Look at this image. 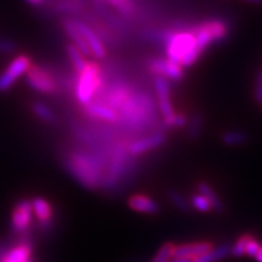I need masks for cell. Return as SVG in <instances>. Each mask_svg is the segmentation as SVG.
I'll return each mask as SVG.
<instances>
[{
  "mask_svg": "<svg viewBox=\"0 0 262 262\" xmlns=\"http://www.w3.org/2000/svg\"><path fill=\"white\" fill-rule=\"evenodd\" d=\"M63 165L80 185L89 189L102 187L107 169V156L97 150L70 149L63 156Z\"/></svg>",
  "mask_w": 262,
  "mask_h": 262,
  "instance_id": "6da1fadb",
  "label": "cell"
},
{
  "mask_svg": "<svg viewBox=\"0 0 262 262\" xmlns=\"http://www.w3.org/2000/svg\"><path fill=\"white\" fill-rule=\"evenodd\" d=\"M156 102L145 93H133L118 112V122L126 129H145L155 122Z\"/></svg>",
  "mask_w": 262,
  "mask_h": 262,
  "instance_id": "7a4b0ae2",
  "label": "cell"
},
{
  "mask_svg": "<svg viewBox=\"0 0 262 262\" xmlns=\"http://www.w3.org/2000/svg\"><path fill=\"white\" fill-rule=\"evenodd\" d=\"M162 41L165 45L166 58L182 68L191 67L201 57L195 49V39L192 32H166L162 37Z\"/></svg>",
  "mask_w": 262,
  "mask_h": 262,
  "instance_id": "3957f363",
  "label": "cell"
},
{
  "mask_svg": "<svg viewBox=\"0 0 262 262\" xmlns=\"http://www.w3.org/2000/svg\"><path fill=\"white\" fill-rule=\"evenodd\" d=\"M103 86V74L96 62H89L80 73L73 74L72 90L80 106L89 103Z\"/></svg>",
  "mask_w": 262,
  "mask_h": 262,
  "instance_id": "277c9868",
  "label": "cell"
},
{
  "mask_svg": "<svg viewBox=\"0 0 262 262\" xmlns=\"http://www.w3.org/2000/svg\"><path fill=\"white\" fill-rule=\"evenodd\" d=\"M26 81L33 90L44 95H57L61 86L56 78V72L48 66L31 64L26 72Z\"/></svg>",
  "mask_w": 262,
  "mask_h": 262,
  "instance_id": "5b68a950",
  "label": "cell"
},
{
  "mask_svg": "<svg viewBox=\"0 0 262 262\" xmlns=\"http://www.w3.org/2000/svg\"><path fill=\"white\" fill-rule=\"evenodd\" d=\"M192 33L195 39L196 51L202 55L211 44L222 41L227 37L228 27L221 19H210L196 26Z\"/></svg>",
  "mask_w": 262,
  "mask_h": 262,
  "instance_id": "8992f818",
  "label": "cell"
},
{
  "mask_svg": "<svg viewBox=\"0 0 262 262\" xmlns=\"http://www.w3.org/2000/svg\"><path fill=\"white\" fill-rule=\"evenodd\" d=\"M31 64L32 60L28 55L21 54L16 56L0 73V93H6L11 89L18 78L26 74Z\"/></svg>",
  "mask_w": 262,
  "mask_h": 262,
  "instance_id": "52a82bcc",
  "label": "cell"
},
{
  "mask_svg": "<svg viewBox=\"0 0 262 262\" xmlns=\"http://www.w3.org/2000/svg\"><path fill=\"white\" fill-rule=\"evenodd\" d=\"M155 89L157 95V103H158L159 112L162 114L164 124L166 127L172 129L173 118L176 112L173 111L171 103V95H170V84L168 79L163 77H155Z\"/></svg>",
  "mask_w": 262,
  "mask_h": 262,
  "instance_id": "ba28073f",
  "label": "cell"
},
{
  "mask_svg": "<svg viewBox=\"0 0 262 262\" xmlns=\"http://www.w3.org/2000/svg\"><path fill=\"white\" fill-rule=\"evenodd\" d=\"M32 203L29 199H19L11 212V227L16 234H26L32 225Z\"/></svg>",
  "mask_w": 262,
  "mask_h": 262,
  "instance_id": "9c48e42d",
  "label": "cell"
},
{
  "mask_svg": "<svg viewBox=\"0 0 262 262\" xmlns=\"http://www.w3.org/2000/svg\"><path fill=\"white\" fill-rule=\"evenodd\" d=\"M148 70L155 77H163L165 79L180 81L185 78V72L181 66L168 58H153L148 62Z\"/></svg>",
  "mask_w": 262,
  "mask_h": 262,
  "instance_id": "30bf717a",
  "label": "cell"
},
{
  "mask_svg": "<svg viewBox=\"0 0 262 262\" xmlns=\"http://www.w3.org/2000/svg\"><path fill=\"white\" fill-rule=\"evenodd\" d=\"M166 137L163 133H155L150 134L148 136H143L141 139H137L127 146V152L131 157L141 156L143 153L150 152V150L158 148L165 142Z\"/></svg>",
  "mask_w": 262,
  "mask_h": 262,
  "instance_id": "8fae6325",
  "label": "cell"
},
{
  "mask_svg": "<svg viewBox=\"0 0 262 262\" xmlns=\"http://www.w3.org/2000/svg\"><path fill=\"white\" fill-rule=\"evenodd\" d=\"M74 21L78 29H79L81 34H83L85 41H86L88 47L90 49L91 55H93L95 58H97V60H103L107 55V50L106 48H104L102 40L98 38V35L94 32V29L91 28L86 22L80 21V19L77 18H74Z\"/></svg>",
  "mask_w": 262,
  "mask_h": 262,
  "instance_id": "7c38bea8",
  "label": "cell"
},
{
  "mask_svg": "<svg viewBox=\"0 0 262 262\" xmlns=\"http://www.w3.org/2000/svg\"><path fill=\"white\" fill-rule=\"evenodd\" d=\"M81 112L86 117L91 118V119L101 120V122L106 123H117L118 119H119L116 111H113L107 104L96 100L90 101L89 103L81 106Z\"/></svg>",
  "mask_w": 262,
  "mask_h": 262,
  "instance_id": "4fadbf2b",
  "label": "cell"
},
{
  "mask_svg": "<svg viewBox=\"0 0 262 262\" xmlns=\"http://www.w3.org/2000/svg\"><path fill=\"white\" fill-rule=\"evenodd\" d=\"M47 12L52 14H78L86 9V0H45Z\"/></svg>",
  "mask_w": 262,
  "mask_h": 262,
  "instance_id": "5bb4252c",
  "label": "cell"
},
{
  "mask_svg": "<svg viewBox=\"0 0 262 262\" xmlns=\"http://www.w3.org/2000/svg\"><path fill=\"white\" fill-rule=\"evenodd\" d=\"M61 27L64 31L66 34H67V37L72 40L71 44H73L74 47L77 48L85 57L91 56L90 49H89V47H88L86 41H85L81 32L78 29L77 25H75L74 18L62 17L61 18Z\"/></svg>",
  "mask_w": 262,
  "mask_h": 262,
  "instance_id": "9a60e30c",
  "label": "cell"
},
{
  "mask_svg": "<svg viewBox=\"0 0 262 262\" xmlns=\"http://www.w3.org/2000/svg\"><path fill=\"white\" fill-rule=\"evenodd\" d=\"M214 249V244L211 242H194L187 244H173L172 257H188L195 258L203 254L209 253Z\"/></svg>",
  "mask_w": 262,
  "mask_h": 262,
  "instance_id": "2e32d148",
  "label": "cell"
},
{
  "mask_svg": "<svg viewBox=\"0 0 262 262\" xmlns=\"http://www.w3.org/2000/svg\"><path fill=\"white\" fill-rule=\"evenodd\" d=\"M31 203L33 212H34L39 225L42 229L48 231L54 220V209H52L50 202L42 196H35Z\"/></svg>",
  "mask_w": 262,
  "mask_h": 262,
  "instance_id": "e0dca14e",
  "label": "cell"
},
{
  "mask_svg": "<svg viewBox=\"0 0 262 262\" xmlns=\"http://www.w3.org/2000/svg\"><path fill=\"white\" fill-rule=\"evenodd\" d=\"M127 204H129V208L133 209L134 211L142 212V214L156 215L160 211V206L155 199H152L146 194H140V193L130 196Z\"/></svg>",
  "mask_w": 262,
  "mask_h": 262,
  "instance_id": "ac0fdd59",
  "label": "cell"
},
{
  "mask_svg": "<svg viewBox=\"0 0 262 262\" xmlns=\"http://www.w3.org/2000/svg\"><path fill=\"white\" fill-rule=\"evenodd\" d=\"M32 247L29 243H21L15 245L14 248H11L8 253L3 255V257L0 260L6 261V262H22L27 261L32 258Z\"/></svg>",
  "mask_w": 262,
  "mask_h": 262,
  "instance_id": "d6986e66",
  "label": "cell"
},
{
  "mask_svg": "<svg viewBox=\"0 0 262 262\" xmlns=\"http://www.w3.org/2000/svg\"><path fill=\"white\" fill-rule=\"evenodd\" d=\"M32 111L45 124H49V125H56L57 124L56 114L47 103L41 102V101H35L32 103Z\"/></svg>",
  "mask_w": 262,
  "mask_h": 262,
  "instance_id": "ffe728a7",
  "label": "cell"
},
{
  "mask_svg": "<svg viewBox=\"0 0 262 262\" xmlns=\"http://www.w3.org/2000/svg\"><path fill=\"white\" fill-rule=\"evenodd\" d=\"M229 255H231V245L222 244L220 247L214 248L209 253L193 258V262H220Z\"/></svg>",
  "mask_w": 262,
  "mask_h": 262,
  "instance_id": "44dd1931",
  "label": "cell"
},
{
  "mask_svg": "<svg viewBox=\"0 0 262 262\" xmlns=\"http://www.w3.org/2000/svg\"><path fill=\"white\" fill-rule=\"evenodd\" d=\"M198 192L201 193L202 195H204L205 198H208V201L211 203L212 210L217 211V212H222L225 210L224 203H222L221 198L219 196L217 193L214 191V188L211 187L209 183L206 182H201L198 185Z\"/></svg>",
  "mask_w": 262,
  "mask_h": 262,
  "instance_id": "7402d4cb",
  "label": "cell"
},
{
  "mask_svg": "<svg viewBox=\"0 0 262 262\" xmlns=\"http://www.w3.org/2000/svg\"><path fill=\"white\" fill-rule=\"evenodd\" d=\"M66 51H67L68 58L71 60V63L73 66L75 73H80L86 67L88 63H89V61H86L84 55L73 44H68L66 47Z\"/></svg>",
  "mask_w": 262,
  "mask_h": 262,
  "instance_id": "603a6c76",
  "label": "cell"
},
{
  "mask_svg": "<svg viewBox=\"0 0 262 262\" xmlns=\"http://www.w3.org/2000/svg\"><path fill=\"white\" fill-rule=\"evenodd\" d=\"M248 141V135L243 131L231 130L222 135V142L227 146H239L243 145Z\"/></svg>",
  "mask_w": 262,
  "mask_h": 262,
  "instance_id": "cb8c5ba5",
  "label": "cell"
},
{
  "mask_svg": "<svg viewBox=\"0 0 262 262\" xmlns=\"http://www.w3.org/2000/svg\"><path fill=\"white\" fill-rule=\"evenodd\" d=\"M114 9H117L124 16H133L135 14V3L133 0H104Z\"/></svg>",
  "mask_w": 262,
  "mask_h": 262,
  "instance_id": "d4e9b609",
  "label": "cell"
},
{
  "mask_svg": "<svg viewBox=\"0 0 262 262\" xmlns=\"http://www.w3.org/2000/svg\"><path fill=\"white\" fill-rule=\"evenodd\" d=\"M196 211L201 212H209L212 210L211 203L208 201V198H205L204 195H202L201 193H196V194L192 195L191 203H189Z\"/></svg>",
  "mask_w": 262,
  "mask_h": 262,
  "instance_id": "484cf974",
  "label": "cell"
},
{
  "mask_svg": "<svg viewBox=\"0 0 262 262\" xmlns=\"http://www.w3.org/2000/svg\"><path fill=\"white\" fill-rule=\"evenodd\" d=\"M173 243H165L159 248L150 262H169L172 258Z\"/></svg>",
  "mask_w": 262,
  "mask_h": 262,
  "instance_id": "4316f807",
  "label": "cell"
},
{
  "mask_svg": "<svg viewBox=\"0 0 262 262\" xmlns=\"http://www.w3.org/2000/svg\"><path fill=\"white\" fill-rule=\"evenodd\" d=\"M169 199L171 201L172 204L179 209V210L186 211V212H188L189 210H191V208H189V203L186 201L185 196H183L180 192L170 191L169 192Z\"/></svg>",
  "mask_w": 262,
  "mask_h": 262,
  "instance_id": "83f0119b",
  "label": "cell"
},
{
  "mask_svg": "<svg viewBox=\"0 0 262 262\" xmlns=\"http://www.w3.org/2000/svg\"><path fill=\"white\" fill-rule=\"evenodd\" d=\"M248 239V233L242 234L235 243L231 247V255L234 257H242L245 255V244H247Z\"/></svg>",
  "mask_w": 262,
  "mask_h": 262,
  "instance_id": "f1b7e54d",
  "label": "cell"
},
{
  "mask_svg": "<svg viewBox=\"0 0 262 262\" xmlns=\"http://www.w3.org/2000/svg\"><path fill=\"white\" fill-rule=\"evenodd\" d=\"M260 247H261L260 242H258L255 237H253L251 234H248L247 244H245V255L249 257H255V255L257 254Z\"/></svg>",
  "mask_w": 262,
  "mask_h": 262,
  "instance_id": "f546056e",
  "label": "cell"
},
{
  "mask_svg": "<svg viewBox=\"0 0 262 262\" xmlns=\"http://www.w3.org/2000/svg\"><path fill=\"white\" fill-rule=\"evenodd\" d=\"M202 129H203V117L199 116V114L193 116V119L191 122V125H189V131H188L189 136H191L192 139H195L196 136H199Z\"/></svg>",
  "mask_w": 262,
  "mask_h": 262,
  "instance_id": "4dcf8cb0",
  "label": "cell"
},
{
  "mask_svg": "<svg viewBox=\"0 0 262 262\" xmlns=\"http://www.w3.org/2000/svg\"><path fill=\"white\" fill-rule=\"evenodd\" d=\"M17 44L9 38H0V55H10L16 51Z\"/></svg>",
  "mask_w": 262,
  "mask_h": 262,
  "instance_id": "1f68e13d",
  "label": "cell"
},
{
  "mask_svg": "<svg viewBox=\"0 0 262 262\" xmlns=\"http://www.w3.org/2000/svg\"><path fill=\"white\" fill-rule=\"evenodd\" d=\"M254 98L257 103L262 104V71L258 72V74L256 77V81H255Z\"/></svg>",
  "mask_w": 262,
  "mask_h": 262,
  "instance_id": "d6a6232c",
  "label": "cell"
},
{
  "mask_svg": "<svg viewBox=\"0 0 262 262\" xmlns=\"http://www.w3.org/2000/svg\"><path fill=\"white\" fill-rule=\"evenodd\" d=\"M186 124H187V118H186L185 114L176 113L175 118H173L172 129H180V127H185Z\"/></svg>",
  "mask_w": 262,
  "mask_h": 262,
  "instance_id": "836d02e7",
  "label": "cell"
},
{
  "mask_svg": "<svg viewBox=\"0 0 262 262\" xmlns=\"http://www.w3.org/2000/svg\"><path fill=\"white\" fill-rule=\"evenodd\" d=\"M169 262H193V258H188V257H172Z\"/></svg>",
  "mask_w": 262,
  "mask_h": 262,
  "instance_id": "e575fe53",
  "label": "cell"
},
{
  "mask_svg": "<svg viewBox=\"0 0 262 262\" xmlns=\"http://www.w3.org/2000/svg\"><path fill=\"white\" fill-rule=\"evenodd\" d=\"M27 2L33 6H42L44 5L45 0H27Z\"/></svg>",
  "mask_w": 262,
  "mask_h": 262,
  "instance_id": "d590c367",
  "label": "cell"
},
{
  "mask_svg": "<svg viewBox=\"0 0 262 262\" xmlns=\"http://www.w3.org/2000/svg\"><path fill=\"white\" fill-rule=\"evenodd\" d=\"M255 260H256V262H262V245L260 247V249H258L257 254L255 255Z\"/></svg>",
  "mask_w": 262,
  "mask_h": 262,
  "instance_id": "8d00e7d4",
  "label": "cell"
},
{
  "mask_svg": "<svg viewBox=\"0 0 262 262\" xmlns=\"http://www.w3.org/2000/svg\"><path fill=\"white\" fill-rule=\"evenodd\" d=\"M244 2L254 3V4H262V0H244Z\"/></svg>",
  "mask_w": 262,
  "mask_h": 262,
  "instance_id": "74e56055",
  "label": "cell"
}]
</instances>
